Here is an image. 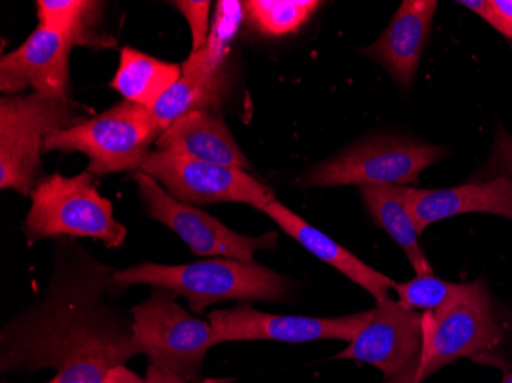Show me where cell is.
Segmentation results:
<instances>
[{"label":"cell","mask_w":512,"mask_h":383,"mask_svg":"<svg viewBox=\"0 0 512 383\" xmlns=\"http://www.w3.org/2000/svg\"><path fill=\"white\" fill-rule=\"evenodd\" d=\"M362 200L370 217L404 250L417 275L433 273L430 261L419 246V232L408 206V186H364Z\"/></svg>","instance_id":"cell-18"},{"label":"cell","mask_w":512,"mask_h":383,"mask_svg":"<svg viewBox=\"0 0 512 383\" xmlns=\"http://www.w3.org/2000/svg\"><path fill=\"white\" fill-rule=\"evenodd\" d=\"M115 270L68 238L57 246L53 278L39 301L0 336L2 373L54 368L48 383H103L112 368L142 354L134 319L112 307Z\"/></svg>","instance_id":"cell-1"},{"label":"cell","mask_w":512,"mask_h":383,"mask_svg":"<svg viewBox=\"0 0 512 383\" xmlns=\"http://www.w3.org/2000/svg\"><path fill=\"white\" fill-rule=\"evenodd\" d=\"M224 77L201 73H183L151 109L163 131L183 115L195 111H218L223 99Z\"/></svg>","instance_id":"cell-21"},{"label":"cell","mask_w":512,"mask_h":383,"mask_svg":"<svg viewBox=\"0 0 512 383\" xmlns=\"http://www.w3.org/2000/svg\"><path fill=\"white\" fill-rule=\"evenodd\" d=\"M373 310L341 318L270 315L240 304L230 310L212 311L209 322L214 328L215 344L235 341L302 342L353 341L370 322Z\"/></svg>","instance_id":"cell-11"},{"label":"cell","mask_w":512,"mask_h":383,"mask_svg":"<svg viewBox=\"0 0 512 383\" xmlns=\"http://www.w3.org/2000/svg\"><path fill=\"white\" fill-rule=\"evenodd\" d=\"M37 17L39 27L57 31L74 46L88 48H114V37L105 34L100 28L103 19V2L94 0H39Z\"/></svg>","instance_id":"cell-20"},{"label":"cell","mask_w":512,"mask_h":383,"mask_svg":"<svg viewBox=\"0 0 512 383\" xmlns=\"http://www.w3.org/2000/svg\"><path fill=\"white\" fill-rule=\"evenodd\" d=\"M505 339L485 282H468L444 307L424 311V348L408 370L405 383H422L463 357L488 356Z\"/></svg>","instance_id":"cell-3"},{"label":"cell","mask_w":512,"mask_h":383,"mask_svg":"<svg viewBox=\"0 0 512 383\" xmlns=\"http://www.w3.org/2000/svg\"><path fill=\"white\" fill-rule=\"evenodd\" d=\"M447 154V149L442 146L410 138L393 135L368 138L310 167L296 184L301 189L347 184L407 186L419 183L421 172Z\"/></svg>","instance_id":"cell-7"},{"label":"cell","mask_w":512,"mask_h":383,"mask_svg":"<svg viewBox=\"0 0 512 383\" xmlns=\"http://www.w3.org/2000/svg\"><path fill=\"white\" fill-rule=\"evenodd\" d=\"M483 20L512 42V0H490Z\"/></svg>","instance_id":"cell-26"},{"label":"cell","mask_w":512,"mask_h":383,"mask_svg":"<svg viewBox=\"0 0 512 383\" xmlns=\"http://www.w3.org/2000/svg\"><path fill=\"white\" fill-rule=\"evenodd\" d=\"M138 347L160 370L197 382L215 336L211 322L194 318L171 290L152 289L151 296L132 308Z\"/></svg>","instance_id":"cell-8"},{"label":"cell","mask_w":512,"mask_h":383,"mask_svg":"<svg viewBox=\"0 0 512 383\" xmlns=\"http://www.w3.org/2000/svg\"><path fill=\"white\" fill-rule=\"evenodd\" d=\"M86 120L73 100L39 92L0 99V187L28 197L37 184L45 138Z\"/></svg>","instance_id":"cell-6"},{"label":"cell","mask_w":512,"mask_h":383,"mask_svg":"<svg viewBox=\"0 0 512 383\" xmlns=\"http://www.w3.org/2000/svg\"><path fill=\"white\" fill-rule=\"evenodd\" d=\"M160 152L184 155L221 166L252 169L218 111H195L172 123L155 141Z\"/></svg>","instance_id":"cell-16"},{"label":"cell","mask_w":512,"mask_h":383,"mask_svg":"<svg viewBox=\"0 0 512 383\" xmlns=\"http://www.w3.org/2000/svg\"><path fill=\"white\" fill-rule=\"evenodd\" d=\"M103 383H148V380H143L134 371L128 370L125 365H120V367L109 370V373L103 379Z\"/></svg>","instance_id":"cell-27"},{"label":"cell","mask_w":512,"mask_h":383,"mask_svg":"<svg viewBox=\"0 0 512 383\" xmlns=\"http://www.w3.org/2000/svg\"><path fill=\"white\" fill-rule=\"evenodd\" d=\"M94 177L85 171L74 177L46 175L37 181L23 223L31 244L46 238H91L117 249L125 243L126 227L115 220L111 201L99 194Z\"/></svg>","instance_id":"cell-4"},{"label":"cell","mask_w":512,"mask_h":383,"mask_svg":"<svg viewBox=\"0 0 512 383\" xmlns=\"http://www.w3.org/2000/svg\"><path fill=\"white\" fill-rule=\"evenodd\" d=\"M424 348V311L410 310L394 299L378 302L370 322L335 359L373 365L387 377L416 361Z\"/></svg>","instance_id":"cell-12"},{"label":"cell","mask_w":512,"mask_h":383,"mask_svg":"<svg viewBox=\"0 0 512 383\" xmlns=\"http://www.w3.org/2000/svg\"><path fill=\"white\" fill-rule=\"evenodd\" d=\"M463 287L465 284L444 281L433 273H427L417 275L411 281L396 284L393 290L398 293L399 304L410 310L436 311L456 298Z\"/></svg>","instance_id":"cell-24"},{"label":"cell","mask_w":512,"mask_h":383,"mask_svg":"<svg viewBox=\"0 0 512 383\" xmlns=\"http://www.w3.org/2000/svg\"><path fill=\"white\" fill-rule=\"evenodd\" d=\"M243 2H218L206 45L181 65L183 73L220 74L221 63L243 19Z\"/></svg>","instance_id":"cell-23"},{"label":"cell","mask_w":512,"mask_h":383,"mask_svg":"<svg viewBox=\"0 0 512 383\" xmlns=\"http://www.w3.org/2000/svg\"><path fill=\"white\" fill-rule=\"evenodd\" d=\"M408 206L419 235L431 224L462 213H493L512 221V177L497 175L447 189L408 187Z\"/></svg>","instance_id":"cell-14"},{"label":"cell","mask_w":512,"mask_h":383,"mask_svg":"<svg viewBox=\"0 0 512 383\" xmlns=\"http://www.w3.org/2000/svg\"><path fill=\"white\" fill-rule=\"evenodd\" d=\"M73 48L63 34L37 27L17 50L0 59V91L19 94L33 88L51 99L71 100L69 54Z\"/></svg>","instance_id":"cell-13"},{"label":"cell","mask_w":512,"mask_h":383,"mask_svg":"<svg viewBox=\"0 0 512 383\" xmlns=\"http://www.w3.org/2000/svg\"><path fill=\"white\" fill-rule=\"evenodd\" d=\"M437 7L434 0H405L382 36L362 51L381 63L402 88L413 86Z\"/></svg>","instance_id":"cell-15"},{"label":"cell","mask_w":512,"mask_h":383,"mask_svg":"<svg viewBox=\"0 0 512 383\" xmlns=\"http://www.w3.org/2000/svg\"><path fill=\"white\" fill-rule=\"evenodd\" d=\"M263 213L272 218L283 232L292 236L295 241H298L304 249L309 250L316 258L321 259L329 266L335 267L350 281L361 285L362 289L367 290L376 299V304L390 298L388 293L396 285L393 279L388 278L378 270L371 269L358 256L348 252L345 247L339 246L329 235H325L321 230L307 223L306 220H302L298 213L287 209L278 200H273L263 210Z\"/></svg>","instance_id":"cell-17"},{"label":"cell","mask_w":512,"mask_h":383,"mask_svg":"<svg viewBox=\"0 0 512 383\" xmlns=\"http://www.w3.org/2000/svg\"><path fill=\"white\" fill-rule=\"evenodd\" d=\"M132 177L142 195L146 217L174 230L195 255L223 256L253 262L256 252L276 247V232L261 236L240 235L209 213L192 204L175 200L151 175L137 171Z\"/></svg>","instance_id":"cell-10"},{"label":"cell","mask_w":512,"mask_h":383,"mask_svg":"<svg viewBox=\"0 0 512 383\" xmlns=\"http://www.w3.org/2000/svg\"><path fill=\"white\" fill-rule=\"evenodd\" d=\"M163 134L151 109L123 100L108 111L45 138L43 152H80L96 177L140 171L149 148Z\"/></svg>","instance_id":"cell-5"},{"label":"cell","mask_w":512,"mask_h":383,"mask_svg":"<svg viewBox=\"0 0 512 383\" xmlns=\"http://www.w3.org/2000/svg\"><path fill=\"white\" fill-rule=\"evenodd\" d=\"M321 5L316 0H247L243 11L258 33L283 37L299 31Z\"/></svg>","instance_id":"cell-22"},{"label":"cell","mask_w":512,"mask_h":383,"mask_svg":"<svg viewBox=\"0 0 512 383\" xmlns=\"http://www.w3.org/2000/svg\"><path fill=\"white\" fill-rule=\"evenodd\" d=\"M112 281L115 289L151 285L152 289L171 290L188 299L189 307L197 315L209 305L223 301H286L292 289L289 279L258 262L232 258L206 259L181 266L143 262L115 270Z\"/></svg>","instance_id":"cell-2"},{"label":"cell","mask_w":512,"mask_h":383,"mask_svg":"<svg viewBox=\"0 0 512 383\" xmlns=\"http://www.w3.org/2000/svg\"><path fill=\"white\" fill-rule=\"evenodd\" d=\"M191 27L192 51L191 54L203 50L206 45L207 36H209V11H211V2L209 0H178L172 2Z\"/></svg>","instance_id":"cell-25"},{"label":"cell","mask_w":512,"mask_h":383,"mask_svg":"<svg viewBox=\"0 0 512 383\" xmlns=\"http://www.w3.org/2000/svg\"><path fill=\"white\" fill-rule=\"evenodd\" d=\"M181 74V65L163 62L125 46L120 51L119 68L109 86L128 102L152 109L161 95L180 80Z\"/></svg>","instance_id":"cell-19"},{"label":"cell","mask_w":512,"mask_h":383,"mask_svg":"<svg viewBox=\"0 0 512 383\" xmlns=\"http://www.w3.org/2000/svg\"><path fill=\"white\" fill-rule=\"evenodd\" d=\"M140 171L166 187L175 200L192 204L243 203L263 212L275 194L238 167L207 163L169 152H149Z\"/></svg>","instance_id":"cell-9"},{"label":"cell","mask_w":512,"mask_h":383,"mask_svg":"<svg viewBox=\"0 0 512 383\" xmlns=\"http://www.w3.org/2000/svg\"><path fill=\"white\" fill-rule=\"evenodd\" d=\"M502 383H512V373H509L508 376L503 379Z\"/></svg>","instance_id":"cell-29"},{"label":"cell","mask_w":512,"mask_h":383,"mask_svg":"<svg viewBox=\"0 0 512 383\" xmlns=\"http://www.w3.org/2000/svg\"><path fill=\"white\" fill-rule=\"evenodd\" d=\"M146 380H148V383H192L183 379V377L177 376V374L171 373V371L160 370L154 365L148 368Z\"/></svg>","instance_id":"cell-28"}]
</instances>
